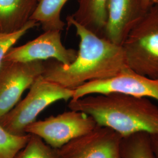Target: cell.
Returning a JSON list of instances; mask_svg holds the SVG:
<instances>
[{"instance_id":"6da1fadb","label":"cell","mask_w":158,"mask_h":158,"mask_svg":"<svg viewBox=\"0 0 158 158\" xmlns=\"http://www.w3.org/2000/svg\"><path fill=\"white\" fill-rule=\"evenodd\" d=\"M66 21L80 38L77 56L67 66L54 59L45 62V79L74 90L87 82L112 77L128 68L122 46L85 28L70 15Z\"/></svg>"},{"instance_id":"7a4b0ae2","label":"cell","mask_w":158,"mask_h":158,"mask_svg":"<svg viewBox=\"0 0 158 158\" xmlns=\"http://www.w3.org/2000/svg\"><path fill=\"white\" fill-rule=\"evenodd\" d=\"M68 108L88 114L97 125L112 129L123 138L138 132L158 135V106L147 98L91 94L70 100Z\"/></svg>"},{"instance_id":"3957f363","label":"cell","mask_w":158,"mask_h":158,"mask_svg":"<svg viewBox=\"0 0 158 158\" xmlns=\"http://www.w3.org/2000/svg\"><path fill=\"white\" fill-rule=\"evenodd\" d=\"M73 95L68 89L40 76L29 89L27 96L0 120V125L12 134L25 135V129L51 104L60 100L68 102Z\"/></svg>"},{"instance_id":"277c9868","label":"cell","mask_w":158,"mask_h":158,"mask_svg":"<svg viewBox=\"0 0 158 158\" xmlns=\"http://www.w3.org/2000/svg\"><path fill=\"white\" fill-rule=\"evenodd\" d=\"M122 47L128 68L148 77H158V4L131 30Z\"/></svg>"},{"instance_id":"5b68a950","label":"cell","mask_w":158,"mask_h":158,"mask_svg":"<svg viewBox=\"0 0 158 158\" xmlns=\"http://www.w3.org/2000/svg\"><path fill=\"white\" fill-rule=\"evenodd\" d=\"M97 125L88 114L70 110L43 120L35 121L25 129V134L38 136L51 147L59 149L94 129Z\"/></svg>"},{"instance_id":"8992f818","label":"cell","mask_w":158,"mask_h":158,"mask_svg":"<svg viewBox=\"0 0 158 158\" xmlns=\"http://www.w3.org/2000/svg\"><path fill=\"white\" fill-rule=\"evenodd\" d=\"M110 93L152 98L158 102V77H148L127 68L112 77L90 81L81 85L74 90L71 100L91 94Z\"/></svg>"},{"instance_id":"52a82bcc","label":"cell","mask_w":158,"mask_h":158,"mask_svg":"<svg viewBox=\"0 0 158 158\" xmlns=\"http://www.w3.org/2000/svg\"><path fill=\"white\" fill-rule=\"evenodd\" d=\"M44 70V61H4L0 68V120L16 106L23 92Z\"/></svg>"},{"instance_id":"ba28073f","label":"cell","mask_w":158,"mask_h":158,"mask_svg":"<svg viewBox=\"0 0 158 158\" xmlns=\"http://www.w3.org/2000/svg\"><path fill=\"white\" fill-rule=\"evenodd\" d=\"M78 51L68 49L61 40V31H47L23 45L12 47L4 61L30 62L54 59L67 66L75 60Z\"/></svg>"},{"instance_id":"9c48e42d","label":"cell","mask_w":158,"mask_h":158,"mask_svg":"<svg viewBox=\"0 0 158 158\" xmlns=\"http://www.w3.org/2000/svg\"><path fill=\"white\" fill-rule=\"evenodd\" d=\"M122 139L112 129L97 125L58 149L59 158H121Z\"/></svg>"},{"instance_id":"30bf717a","label":"cell","mask_w":158,"mask_h":158,"mask_svg":"<svg viewBox=\"0 0 158 158\" xmlns=\"http://www.w3.org/2000/svg\"><path fill=\"white\" fill-rule=\"evenodd\" d=\"M148 11L143 0H109L102 38L122 46L131 30Z\"/></svg>"},{"instance_id":"8fae6325","label":"cell","mask_w":158,"mask_h":158,"mask_svg":"<svg viewBox=\"0 0 158 158\" xmlns=\"http://www.w3.org/2000/svg\"><path fill=\"white\" fill-rule=\"evenodd\" d=\"M38 0H0V32L12 33L30 20Z\"/></svg>"},{"instance_id":"7c38bea8","label":"cell","mask_w":158,"mask_h":158,"mask_svg":"<svg viewBox=\"0 0 158 158\" xmlns=\"http://www.w3.org/2000/svg\"><path fill=\"white\" fill-rule=\"evenodd\" d=\"M108 1L78 0V8L70 16L85 28L102 37L107 20Z\"/></svg>"},{"instance_id":"4fadbf2b","label":"cell","mask_w":158,"mask_h":158,"mask_svg":"<svg viewBox=\"0 0 158 158\" xmlns=\"http://www.w3.org/2000/svg\"><path fill=\"white\" fill-rule=\"evenodd\" d=\"M68 0H38L30 20L38 23L44 31H62L65 23L61 19V12Z\"/></svg>"},{"instance_id":"5bb4252c","label":"cell","mask_w":158,"mask_h":158,"mask_svg":"<svg viewBox=\"0 0 158 158\" xmlns=\"http://www.w3.org/2000/svg\"><path fill=\"white\" fill-rule=\"evenodd\" d=\"M121 158H156L153 151L151 135L138 132L122 139Z\"/></svg>"},{"instance_id":"9a60e30c","label":"cell","mask_w":158,"mask_h":158,"mask_svg":"<svg viewBox=\"0 0 158 158\" xmlns=\"http://www.w3.org/2000/svg\"><path fill=\"white\" fill-rule=\"evenodd\" d=\"M14 158H59L58 149L51 147L38 136L31 134L26 145Z\"/></svg>"},{"instance_id":"2e32d148","label":"cell","mask_w":158,"mask_h":158,"mask_svg":"<svg viewBox=\"0 0 158 158\" xmlns=\"http://www.w3.org/2000/svg\"><path fill=\"white\" fill-rule=\"evenodd\" d=\"M31 134H12L0 125V158H14L26 145Z\"/></svg>"},{"instance_id":"e0dca14e","label":"cell","mask_w":158,"mask_h":158,"mask_svg":"<svg viewBox=\"0 0 158 158\" xmlns=\"http://www.w3.org/2000/svg\"><path fill=\"white\" fill-rule=\"evenodd\" d=\"M39 23L33 20H29L23 28L15 32H0V68L4 62L6 53L29 30L38 25Z\"/></svg>"},{"instance_id":"ac0fdd59","label":"cell","mask_w":158,"mask_h":158,"mask_svg":"<svg viewBox=\"0 0 158 158\" xmlns=\"http://www.w3.org/2000/svg\"><path fill=\"white\" fill-rule=\"evenodd\" d=\"M151 138L155 158H158V135H151Z\"/></svg>"},{"instance_id":"d6986e66","label":"cell","mask_w":158,"mask_h":158,"mask_svg":"<svg viewBox=\"0 0 158 158\" xmlns=\"http://www.w3.org/2000/svg\"><path fill=\"white\" fill-rule=\"evenodd\" d=\"M143 1L145 6L148 10L153 6L158 4V0H143Z\"/></svg>"}]
</instances>
